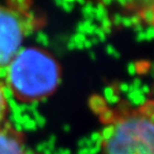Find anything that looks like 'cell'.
<instances>
[{
	"mask_svg": "<svg viewBox=\"0 0 154 154\" xmlns=\"http://www.w3.org/2000/svg\"><path fill=\"white\" fill-rule=\"evenodd\" d=\"M61 80L56 58L38 47L20 48L5 71V82L17 100L26 103L51 95Z\"/></svg>",
	"mask_w": 154,
	"mask_h": 154,
	"instance_id": "cell-1",
	"label": "cell"
},
{
	"mask_svg": "<svg viewBox=\"0 0 154 154\" xmlns=\"http://www.w3.org/2000/svg\"><path fill=\"white\" fill-rule=\"evenodd\" d=\"M100 146L101 154H154V100L113 115Z\"/></svg>",
	"mask_w": 154,
	"mask_h": 154,
	"instance_id": "cell-2",
	"label": "cell"
},
{
	"mask_svg": "<svg viewBox=\"0 0 154 154\" xmlns=\"http://www.w3.org/2000/svg\"><path fill=\"white\" fill-rule=\"evenodd\" d=\"M33 17L17 7L0 5V77L17 55L24 38L35 29Z\"/></svg>",
	"mask_w": 154,
	"mask_h": 154,
	"instance_id": "cell-3",
	"label": "cell"
},
{
	"mask_svg": "<svg viewBox=\"0 0 154 154\" xmlns=\"http://www.w3.org/2000/svg\"><path fill=\"white\" fill-rule=\"evenodd\" d=\"M0 154H29L23 136L8 123L0 128Z\"/></svg>",
	"mask_w": 154,
	"mask_h": 154,
	"instance_id": "cell-4",
	"label": "cell"
},
{
	"mask_svg": "<svg viewBox=\"0 0 154 154\" xmlns=\"http://www.w3.org/2000/svg\"><path fill=\"white\" fill-rule=\"evenodd\" d=\"M9 115V103H8L7 93L5 85L0 80V128L7 124V118Z\"/></svg>",
	"mask_w": 154,
	"mask_h": 154,
	"instance_id": "cell-5",
	"label": "cell"
},
{
	"mask_svg": "<svg viewBox=\"0 0 154 154\" xmlns=\"http://www.w3.org/2000/svg\"><path fill=\"white\" fill-rule=\"evenodd\" d=\"M141 20H144L149 25H154V7H148L140 14Z\"/></svg>",
	"mask_w": 154,
	"mask_h": 154,
	"instance_id": "cell-6",
	"label": "cell"
},
{
	"mask_svg": "<svg viewBox=\"0 0 154 154\" xmlns=\"http://www.w3.org/2000/svg\"><path fill=\"white\" fill-rule=\"evenodd\" d=\"M94 17H95L99 22H103L104 19L108 18V12H107V9H106V7L103 3H99V5H97V7H96V9H95Z\"/></svg>",
	"mask_w": 154,
	"mask_h": 154,
	"instance_id": "cell-7",
	"label": "cell"
},
{
	"mask_svg": "<svg viewBox=\"0 0 154 154\" xmlns=\"http://www.w3.org/2000/svg\"><path fill=\"white\" fill-rule=\"evenodd\" d=\"M100 28L104 31L105 34L111 33V30H112V24H111V20L109 18L104 19L103 22H101V27Z\"/></svg>",
	"mask_w": 154,
	"mask_h": 154,
	"instance_id": "cell-8",
	"label": "cell"
},
{
	"mask_svg": "<svg viewBox=\"0 0 154 154\" xmlns=\"http://www.w3.org/2000/svg\"><path fill=\"white\" fill-rule=\"evenodd\" d=\"M144 36H146V41H152L154 40V25H150L148 28L143 30Z\"/></svg>",
	"mask_w": 154,
	"mask_h": 154,
	"instance_id": "cell-9",
	"label": "cell"
},
{
	"mask_svg": "<svg viewBox=\"0 0 154 154\" xmlns=\"http://www.w3.org/2000/svg\"><path fill=\"white\" fill-rule=\"evenodd\" d=\"M121 22H122V16L118 13H116L112 17V20H111V24L112 26H116V27H120L121 26Z\"/></svg>",
	"mask_w": 154,
	"mask_h": 154,
	"instance_id": "cell-10",
	"label": "cell"
},
{
	"mask_svg": "<svg viewBox=\"0 0 154 154\" xmlns=\"http://www.w3.org/2000/svg\"><path fill=\"white\" fill-rule=\"evenodd\" d=\"M121 26L125 27V28H131V27H132L131 17H128V16H122V22H121Z\"/></svg>",
	"mask_w": 154,
	"mask_h": 154,
	"instance_id": "cell-11",
	"label": "cell"
},
{
	"mask_svg": "<svg viewBox=\"0 0 154 154\" xmlns=\"http://www.w3.org/2000/svg\"><path fill=\"white\" fill-rule=\"evenodd\" d=\"M94 33L97 35V38H100V41H102V42H105L106 41V34L104 33V31L102 30L101 28H96L95 31H94Z\"/></svg>",
	"mask_w": 154,
	"mask_h": 154,
	"instance_id": "cell-12",
	"label": "cell"
},
{
	"mask_svg": "<svg viewBox=\"0 0 154 154\" xmlns=\"http://www.w3.org/2000/svg\"><path fill=\"white\" fill-rule=\"evenodd\" d=\"M131 22H132V27L135 26V25L141 24V17H140V14H135L131 17Z\"/></svg>",
	"mask_w": 154,
	"mask_h": 154,
	"instance_id": "cell-13",
	"label": "cell"
},
{
	"mask_svg": "<svg viewBox=\"0 0 154 154\" xmlns=\"http://www.w3.org/2000/svg\"><path fill=\"white\" fill-rule=\"evenodd\" d=\"M106 49H107V53L109 54V55H113L116 56L117 58L120 57V54L118 53V51H116V48L113 47L112 45H107V47H106Z\"/></svg>",
	"mask_w": 154,
	"mask_h": 154,
	"instance_id": "cell-14",
	"label": "cell"
},
{
	"mask_svg": "<svg viewBox=\"0 0 154 154\" xmlns=\"http://www.w3.org/2000/svg\"><path fill=\"white\" fill-rule=\"evenodd\" d=\"M119 5H121L122 7H130V5H133L134 0H116Z\"/></svg>",
	"mask_w": 154,
	"mask_h": 154,
	"instance_id": "cell-15",
	"label": "cell"
},
{
	"mask_svg": "<svg viewBox=\"0 0 154 154\" xmlns=\"http://www.w3.org/2000/svg\"><path fill=\"white\" fill-rule=\"evenodd\" d=\"M136 41H137L138 43H141V42L146 41V36H144L143 31L139 32V33H136Z\"/></svg>",
	"mask_w": 154,
	"mask_h": 154,
	"instance_id": "cell-16",
	"label": "cell"
},
{
	"mask_svg": "<svg viewBox=\"0 0 154 154\" xmlns=\"http://www.w3.org/2000/svg\"><path fill=\"white\" fill-rule=\"evenodd\" d=\"M133 29H134V31L136 32V33H139V32L143 31V26H142V24H138V25H135V26L132 27Z\"/></svg>",
	"mask_w": 154,
	"mask_h": 154,
	"instance_id": "cell-17",
	"label": "cell"
},
{
	"mask_svg": "<svg viewBox=\"0 0 154 154\" xmlns=\"http://www.w3.org/2000/svg\"><path fill=\"white\" fill-rule=\"evenodd\" d=\"M112 1L113 0H102V3H103L104 5H111Z\"/></svg>",
	"mask_w": 154,
	"mask_h": 154,
	"instance_id": "cell-18",
	"label": "cell"
},
{
	"mask_svg": "<svg viewBox=\"0 0 154 154\" xmlns=\"http://www.w3.org/2000/svg\"><path fill=\"white\" fill-rule=\"evenodd\" d=\"M130 71L131 72H134L135 71V65L134 64H130Z\"/></svg>",
	"mask_w": 154,
	"mask_h": 154,
	"instance_id": "cell-19",
	"label": "cell"
},
{
	"mask_svg": "<svg viewBox=\"0 0 154 154\" xmlns=\"http://www.w3.org/2000/svg\"><path fill=\"white\" fill-rule=\"evenodd\" d=\"M97 42H99V40H97V38H93V40L91 41V43H92V44H96Z\"/></svg>",
	"mask_w": 154,
	"mask_h": 154,
	"instance_id": "cell-20",
	"label": "cell"
}]
</instances>
